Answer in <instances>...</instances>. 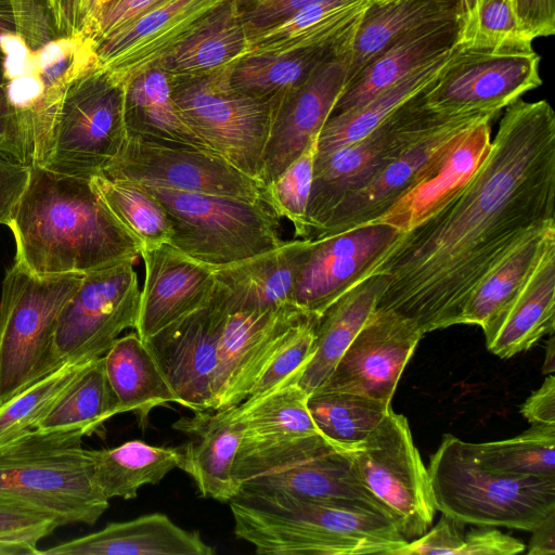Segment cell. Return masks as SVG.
<instances>
[{
	"label": "cell",
	"instance_id": "6125c7cd",
	"mask_svg": "<svg viewBox=\"0 0 555 555\" xmlns=\"http://www.w3.org/2000/svg\"><path fill=\"white\" fill-rule=\"evenodd\" d=\"M528 554H555V512L551 513L532 530V538L529 543Z\"/></svg>",
	"mask_w": 555,
	"mask_h": 555
},
{
	"label": "cell",
	"instance_id": "74e56055",
	"mask_svg": "<svg viewBox=\"0 0 555 555\" xmlns=\"http://www.w3.org/2000/svg\"><path fill=\"white\" fill-rule=\"evenodd\" d=\"M88 451L94 481L107 500L134 499L140 488L157 485L180 468L183 457L182 447H158L142 440Z\"/></svg>",
	"mask_w": 555,
	"mask_h": 555
},
{
	"label": "cell",
	"instance_id": "d590c367",
	"mask_svg": "<svg viewBox=\"0 0 555 555\" xmlns=\"http://www.w3.org/2000/svg\"><path fill=\"white\" fill-rule=\"evenodd\" d=\"M124 119L129 137L214 152L184 121L170 78L157 67L139 74L124 88Z\"/></svg>",
	"mask_w": 555,
	"mask_h": 555
},
{
	"label": "cell",
	"instance_id": "9a60e30c",
	"mask_svg": "<svg viewBox=\"0 0 555 555\" xmlns=\"http://www.w3.org/2000/svg\"><path fill=\"white\" fill-rule=\"evenodd\" d=\"M540 56L534 52L459 51L420 94L422 104L447 114L500 113L542 85Z\"/></svg>",
	"mask_w": 555,
	"mask_h": 555
},
{
	"label": "cell",
	"instance_id": "ac0fdd59",
	"mask_svg": "<svg viewBox=\"0 0 555 555\" xmlns=\"http://www.w3.org/2000/svg\"><path fill=\"white\" fill-rule=\"evenodd\" d=\"M232 0H159L94 44L99 67L122 89Z\"/></svg>",
	"mask_w": 555,
	"mask_h": 555
},
{
	"label": "cell",
	"instance_id": "8d00e7d4",
	"mask_svg": "<svg viewBox=\"0 0 555 555\" xmlns=\"http://www.w3.org/2000/svg\"><path fill=\"white\" fill-rule=\"evenodd\" d=\"M455 0H395L369 7L348 51L347 83L375 56L405 35L431 23L454 20Z\"/></svg>",
	"mask_w": 555,
	"mask_h": 555
},
{
	"label": "cell",
	"instance_id": "6da1fadb",
	"mask_svg": "<svg viewBox=\"0 0 555 555\" xmlns=\"http://www.w3.org/2000/svg\"><path fill=\"white\" fill-rule=\"evenodd\" d=\"M555 225V114L545 100L505 107L488 156L442 209L401 232L371 274L388 285L376 309L423 334L461 324L478 282L531 233Z\"/></svg>",
	"mask_w": 555,
	"mask_h": 555
},
{
	"label": "cell",
	"instance_id": "2e32d148",
	"mask_svg": "<svg viewBox=\"0 0 555 555\" xmlns=\"http://www.w3.org/2000/svg\"><path fill=\"white\" fill-rule=\"evenodd\" d=\"M147 186L260 201L261 184L219 154L127 135L104 173Z\"/></svg>",
	"mask_w": 555,
	"mask_h": 555
},
{
	"label": "cell",
	"instance_id": "277c9868",
	"mask_svg": "<svg viewBox=\"0 0 555 555\" xmlns=\"http://www.w3.org/2000/svg\"><path fill=\"white\" fill-rule=\"evenodd\" d=\"M436 511L463 524L532 531L555 512V479L482 467L470 446L443 437L427 468Z\"/></svg>",
	"mask_w": 555,
	"mask_h": 555
},
{
	"label": "cell",
	"instance_id": "11a10c76",
	"mask_svg": "<svg viewBox=\"0 0 555 555\" xmlns=\"http://www.w3.org/2000/svg\"><path fill=\"white\" fill-rule=\"evenodd\" d=\"M30 172L31 165L0 154V224H9L28 185Z\"/></svg>",
	"mask_w": 555,
	"mask_h": 555
},
{
	"label": "cell",
	"instance_id": "b9f144b4",
	"mask_svg": "<svg viewBox=\"0 0 555 555\" xmlns=\"http://www.w3.org/2000/svg\"><path fill=\"white\" fill-rule=\"evenodd\" d=\"M119 414L109 388L103 359L92 360L59 398L37 430L99 433L104 423Z\"/></svg>",
	"mask_w": 555,
	"mask_h": 555
},
{
	"label": "cell",
	"instance_id": "e7e4bbea",
	"mask_svg": "<svg viewBox=\"0 0 555 555\" xmlns=\"http://www.w3.org/2000/svg\"><path fill=\"white\" fill-rule=\"evenodd\" d=\"M50 13V16L52 17V13L55 7V0H42ZM52 20V18H51Z\"/></svg>",
	"mask_w": 555,
	"mask_h": 555
},
{
	"label": "cell",
	"instance_id": "5b68a950",
	"mask_svg": "<svg viewBox=\"0 0 555 555\" xmlns=\"http://www.w3.org/2000/svg\"><path fill=\"white\" fill-rule=\"evenodd\" d=\"M80 431L35 430L0 446V495L54 514L63 524L94 525L109 506L93 478Z\"/></svg>",
	"mask_w": 555,
	"mask_h": 555
},
{
	"label": "cell",
	"instance_id": "603a6c76",
	"mask_svg": "<svg viewBox=\"0 0 555 555\" xmlns=\"http://www.w3.org/2000/svg\"><path fill=\"white\" fill-rule=\"evenodd\" d=\"M145 278L135 332L145 340L177 320L201 309L211 298L215 269L169 244L142 248Z\"/></svg>",
	"mask_w": 555,
	"mask_h": 555
},
{
	"label": "cell",
	"instance_id": "003e7915",
	"mask_svg": "<svg viewBox=\"0 0 555 555\" xmlns=\"http://www.w3.org/2000/svg\"><path fill=\"white\" fill-rule=\"evenodd\" d=\"M391 1H395V0H370V2L373 4H383V3H388Z\"/></svg>",
	"mask_w": 555,
	"mask_h": 555
},
{
	"label": "cell",
	"instance_id": "bcb514c9",
	"mask_svg": "<svg viewBox=\"0 0 555 555\" xmlns=\"http://www.w3.org/2000/svg\"><path fill=\"white\" fill-rule=\"evenodd\" d=\"M91 361L65 363L2 403L0 446L37 430L59 398Z\"/></svg>",
	"mask_w": 555,
	"mask_h": 555
},
{
	"label": "cell",
	"instance_id": "7bdbcfd3",
	"mask_svg": "<svg viewBox=\"0 0 555 555\" xmlns=\"http://www.w3.org/2000/svg\"><path fill=\"white\" fill-rule=\"evenodd\" d=\"M91 185L116 221L142 248L169 244L171 222L159 201L134 181L99 175Z\"/></svg>",
	"mask_w": 555,
	"mask_h": 555
},
{
	"label": "cell",
	"instance_id": "816d5d0a",
	"mask_svg": "<svg viewBox=\"0 0 555 555\" xmlns=\"http://www.w3.org/2000/svg\"><path fill=\"white\" fill-rule=\"evenodd\" d=\"M325 0H234L247 36L274 26L299 10Z\"/></svg>",
	"mask_w": 555,
	"mask_h": 555
},
{
	"label": "cell",
	"instance_id": "7c38bea8",
	"mask_svg": "<svg viewBox=\"0 0 555 555\" xmlns=\"http://www.w3.org/2000/svg\"><path fill=\"white\" fill-rule=\"evenodd\" d=\"M140 297L134 261L85 274L57 320L53 371L65 363L101 358L125 330H135Z\"/></svg>",
	"mask_w": 555,
	"mask_h": 555
},
{
	"label": "cell",
	"instance_id": "681fc988",
	"mask_svg": "<svg viewBox=\"0 0 555 555\" xmlns=\"http://www.w3.org/2000/svg\"><path fill=\"white\" fill-rule=\"evenodd\" d=\"M62 521L52 513L11 496L0 495V541L37 545Z\"/></svg>",
	"mask_w": 555,
	"mask_h": 555
},
{
	"label": "cell",
	"instance_id": "f35d334b",
	"mask_svg": "<svg viewBox=\"0 0 555 555\" xmlns=\"http://www.w3.org/2000/svg\"><path fill=\"white\" fill-rule=\"evenodd\" d=\"M452 51L425 64L363 104L330 116L318 135L315 157L325 156L372 132L438 77Z\"/></svg>",
	"mask_w": 555,
	"mask_h": 555
},
{
	"label": "cell",
	"instance_id": "484cf974",
	"mask_svg": "<svg viewBox=\"0 0 555 555\" xmlns=\"http://www.w3.org/2000/svg\"><path fill=\"white\" fill-rule=\"evenodd\" d=\"M311 246L312 240L283 241L270 250L214 267L229 312L294 305L296 279Z\"/></svg>",
	"mask_w": 555,
	"mask_h": 555
},
{
	"label": "cell",
	"instance_id": "4fadbf2b",
	"mask_svg": "<svg viewBox=\"0 0 555 555\" xmlns=\"http://www.w3.org/2000/svg\"><path fill=\"white\" fill-rule=\"evenodd\" d=\"M234 476L240 491H274L311 500L353 501L385 513L358 479L349 451L332 444L322 435L308 437L280 454L238 461Z\"/></svg>",
	"mask_w": 555,
	"mask_h": 555
},
{
	"label": "cell",
	"instance_id": "f1b7e54d",
	"mask_svg": "<svg viewBox=\"0 0 555 555\" xmlns=\"http://www.w3.org/2000/svg\"><path fill=\"white\" fill-rule=\"evenodd\" d=\"M455 36V18L431 23L405 35L375 56L346 85L332 115L363 104L448 53L453 49Z\"/></svg>",
	"mask_w": 555,
	"mask_h": 555
},
{
	"label": "cell",
	"instance_id": "ee69618b",
	"mask_svg": "<svg viewBox=\"0 0 555 555\" xmlns=\"http://www.w3.org/2000/svg\"><path fill=\"white\" fill-rule=\"evenodd\" d=\"M307 404L319 433L346 451L363 442L391 409L380 400L345 391H315Z\"/></svg>",
	"mask_w": 555,
	"mask_h": 555
},
{
	"label": "cell",
	"instance_id": "d4e9b609",
	"mask_svg": "<svg viewBox=\"0 0 555 555\" xmlns=\"http://www.w3.org/2000/svg\"><path fill=\"white\" fill-rule=\"evenodd\" d=\"M491 121L469 128L436 169L372 222L406 232L437 214L473 179L489 154ZM370 222V223H372Z\"/></svg>",
	"mask_w": 555,
	"mask_h": 555
},
{
	"label": "cell",
	"instance_id": "9c48e42d",
	"mask_svg": "<svg viewBox=\"0 0 555 555\" xmlns=\"http://www.w3.org/2000/svg\"><path fill=\"white\" fill-rule=\"evenodd\" d=\"M231 65L206 76L171 81L172 98L196 135L261 184L263 152L275 104L235 91L229 79Z\"/></svg>",
	"mask_w": 555,
	"mask_h": 555
},
{
	"label": "cell",
	"instance_id": "be15d7a7",
	"mask_svg": "<svg viewBox=\"0 0 555 555\" xmlns=\"http://www.w3.org/2000/svg\"><path fill=\"white\" fill-rule=\"evenodd\" d=\"M542 371L544 374H553L555 371V339L553 334H551V337L546 346L545 359Z\"/></svg>",
	"mask_w": 555,
	"mask_h": 555
},
{
	"label": "cell",
	"instance_id": "680465c9",
	"mask_svg": "<svg viewBox=\"0 0 555 555\" xmlns=\"http://www.w3.org/2000/svg\"><path fill=\"white\" fill-rule=\"evenodd\" d=\"M518 15L535 39L555 34V0H515Z\"/></svg>",
	"mask_w": 555,
	"mask_h": 555
},
{
	"label": "cell",
	"instance_id": "4316f807",
	"mask_svg": "<svg viewBox=\"0 0 555 555\" xmlns=\"http://www.w3.org/2000/svg\"><path fill=\"white\" fill-rule=\"evenodd\" d=\"M199 531L186 530L167 515L153 513L109 522L99 531L47 550L39 555H214Z\"/></svg>",
	"mask_w": 555,
	"mask_h": 555
},
{
	"label": "cell",
	"instance_id": "d6a6232c",
	"mask_svg": "<svg viewBox=\"0 0 555 555\" xmlns=\"http://www.w3.org/2000/svg\"><path fill=\"white\" fill-rule=\"evenodd\" d=\"M102 359L119 414L133 413L142 428L156 406L179 404L157 361L137 332L118 337Z\"/></svg>",
	"mask_w": 555,
	"mask_h": 555
},
{
	"label": "cell",
	"instance_id": "30bf717a",
	"mask_svg": "<svg viewBox=\"0 0 555 555\" xmlns=\"http://www.w3.org/2000/svg\"><path fill=\"white\" fill-rule=\"evenodd\" d=\"M470 113L431 111L417 94L362 139L315 157L307 209L309 240L343 198L365 185L405 149Z\"/></svg>",
	"mask_w": 555,
	"mask_h": 555
},
{
	"label": "cell",
	"instance_id": "03108f58",
	"mask_svg": "<svg viewBox=\"0 0 555 555\" xmlns=\"http://www.w3.org/2000/svg\"><path fill=\"white\" fill-rule=\"evenodd\" d=\"M113 1H115V0H99V11H100L103 7H105V5L109 4V3H111V2H113ZM99 11H98V13H99ZM98 13H96V14H98ZM94 17H95V16H94Z\"/></svg>",
	"mask_w": 555,
	"mask_h": 555
},
{
	"label": "cell",
	"instance_id": "c3c4849f",
	"mask_svg": "<svg viewBox=\"0 0 555 555\" xmlns=\"http://www.w3.org/2000/svg\"><path fill=\"white\" fill-rule=\"evenodd\" d=\"M318 320V317L306 315L292 328L284 344L262 370L246 399L254 400L292 378H299L313 354Z\"/></svg>",
	"mask_w": 555,
	"mask_h": 555
},
{
	"label": "cell",
	"instance_id": "6f0895ef",
	"mask_svg": "<svg viewBox=\"0 0 555 555\" xmlns=\"http://www.w3.org/2000/svg\"><path fill=\"white\" fill-rule=\"evenodd\" d=\"M99 11V0H55L52 24L57 36L86 35Z\"/></svg>",
	"mask_w": 555,
	"mask_h": 555
},
{
	"label": "cell",
	"instance_id": "f6af8a7d",
	"mask_svg": "<svg viewBox=\"0 0 555 555\" xmlns=\"http://www.w3.org/2000/svg\"><path fill=\"white\" fill-rule=\"evenodd\" d=\"M470 446L478 463L490 472L555 479V427L532 425L514 438Z\"/></svg>",
	"mask_w": 555,
	"mask_h": 555
},
{
	"label": "cell",
	"instance_id": "8992f818",
	"mask_svg": "<svg viewBox=\"0 0 555 555\" xmlns=\"http://www.w3.org/2000/svg\"><path fill=\"white\" fill-rule=\"evenodd\" d=\"M85 274L39 275L14 261L0 298V405L51 373L60 313Z\"/></svg>",
	"mask_w": 555,
	"mask_h": 555
},
{
	"label": "cell",
	"instance_id": "cb8c5ba5",
	"mask_svg": "<svg viewBox=\"0 0 555 555\" xmlns=\"http://www.w3.org/2000/svg\"><path fill=\"white\" fill-rule=\"evenodd\" d=\"M173 428L194 436L182 446L180 469L192 477L201 496L229 503L240 492L234 476L244 433L238 404L194 412V416L175 423Z\"/></svg>",
	"mask_w": 555,
	"mask_h": 555
},
{
	"label": "cell",
	"instance_id": "5bb4252c",
	"mask_svg": "<svg viewBox=\"0 0 555 555\" xmlns=\"http://www.w3.org/2000/svg\"><path fill=\"white\" fill-rule=\"evenodd\" d=\"M228 314L227 294L217 282L204 307L144 340L179 404L193 412L216 408L219 346Z\"/></svg>",
	"mask_w": 555,
	"mask_h": 555
},
{
	"label": "cell",
	"instance_id": "836d02e7",
	"mask_svg": "<svg viewBox=\"0 0 555 555\" xmlns=\"http://www.w3.org/2000/svg\"><path fill=\"white\" fill-rule=\"evenodd\" d=\"M555 330V243L551 244L527 284L486 337L489 351L507 359L530 349Z\"/></svg>",
	"mask_w": 555,
	"mask_h": 555
},
{
	"label": "cell",
	"instance_id": "f907efd6",
	"mask_svg": "<svg viewBox=\"0 0 555 555\" xmlns=\"http://www.w3.org/2000/svg\"><path fill=\"white\" fill-rule=\"evenodd\" d=\"M9 34L21 35L33 50L57 37L42 0H0V40ZM1 63L0 49V70Z\"/></svg>",
	"mask_w": 555,
	"mask_h": 555
},
{
	"label": "cell",
	"instance_id": "1f68e13d",
	"mask_svg": "<svg viewBox=\"0 0 555 555\" xmlns=\"http://www.w3.org/2000/svg\"><path fill=\"white\" fill-rule=\"evenodd\" d=\"M555 243V225L538 230L516 245L473 288L461 324L479 325L491 334L532 275L542 256Z\"/></svg>",
	"mask_w": 555,
	"mask_h": 555
},
{
	"label": "cell",
	"instance_id": "ffe728a7",
	"mask_svg": "<svg viewBox=\"0 0 555 555\" xmlns=\"http://www.w3.org/2000/svg\"><path fill=\"white\" fill-rule=\"evenodd\" d=\"M423 335L410 320L391 310L375 309L317 391L352 392L391 404Z\"/></svg>",
	"mask_w": 555,
	"mask_h": 555
},
{
	"label": "cell",
	"instance_id": "ba28073f",
	"mask_svg": "<svg viewBox=\"0 0 555 555\" xmlns=\"http://www.w3.org/2000/svg\"><path fill=\"white\" fill-rule=\"evenodd\" d=\"M126 138L124 89L95 66L66 88L40 167L90 180L104 173Z\"/></svg>",
	"mask_w": 555,
	"mask_h": 555
},
{
	"label": "cell",
	"instance_id": "8fae6325",
	"mask_svg": "<svg viewBox=\"0 0 555 555\" xmlns=\"http://www.w3.org/2000/svg\"><path fill=\"white\" fill-rule=\"evenodd\" d=\"M360 482L406 538H418L436 512L427 468L408 420L389 410L359 446L349 451Z\"/></svg>",
	"mask_w": 555,
	"mask_h": 555
},
{
	"label": "cell",
	"instance_id": "7402d4cb",
	"mask_svg": "<svg viewBox=\"0 0 555 555\" xmlns=\"http://www.w3.org/2000/svg\"><path fill=\"white\" fill-rule=\"evenodd\" d=\"M295 305L229 312L219 346V380L215 410L235 406L306 317Z\"/></svg>",
	"mask_w": 555,
	"mask_h": 555
},
{
	"label": "cell",
	"instance_id": "7dc6e473",
	"mask_svg": "<svg viewBox=\"0 0 555 555\" xmlns=\"http://www.w3.org/2000/svg\"><path fill=\"white\" fill-rule=\"evenodd\" d=\"M317 141L279 175L261 186L260 199L280 218L287 219L294 227L295 237L309 240L308 202L312 183Z\"/></svg>",
	"mask_w": 555,
	"mask_h": 555
},
{
	"label": "cell",
	"instance_id": "d6986e66",
	"mask_svg": "<svg viewBox=\"0 0 555 555\" xmlns=\"http://www.w3.org/2000/svg\"><path fill=\"white\" fill-rule=\"evenodd\" d=\"M400 234L390 224L372 222L312 240L296 279L294 305L305 314L320 318L343 294L370 276Z\"/></svg>",
	"mask_w": 555,
	"mask_h": 555
},
{
	"label": "cell",
	"instance_id": "ab89813d",
	"mask_svg": "<svg viewBox=\"0 0 555 555\" xmlns=\"http://www.w3.org/2000/svg\"><path fill=\"white\" fill-rule=\"evenodd\" d=\"M352 38L323 48L245 54L231 65L230 85L237 92L276 105L305 82L325 60L349 49Z\"/></svg>",
	"mask_w": 555,
	"mask_h": 555
},
{
	"label": "cell",
	"instance_id": "91938a15",
	"mask_svg": "<svg viewBox=\"0 0 555 555\" xmlns=\"http://www.w3.org/2000/svg\"><path fill=\"white\" fill-rule=\"evenodd\" d=\"M524 417L532 425L555 427V377L550 374L542 386L524 403Z\"/></svg>",
	"mask_w": 555,
	"mask_h": 555
},
{
	"label": "cell",
	"instance_id": "e0dca14e",
	"mask_svg": "<svg viewBox=\"0 0 555 555\" xmlns=\"http://www.w3.org/2000/svg\"><path fill=\"white\" fill-rule=\"evenodd\" d=\"M499 113H470L436 129L404 150L365 185L343 198L311 240L332 236L367 224L427 178L462 135Z\"/></svg>",
	"mask_w": 555,
	"mask_h": 555
},
{
	"label": "cell",
	"instance_id": "9f6ffc18",
	"mask_svg": "<svg viewBox=\"0 0 555 555\" xmlns=\"http://www.w3.org/2000/svg\"><path fill=\"white\" fill-rule=\"evenodd\" d=\"M464 533L457 555H512L525 550V543L487 526Z\"/></svg>",
	"mask_w": 555,
	"mask_h": 555
},
{
	"label": "cell",
	"instance_id": "e575fe53",
	"mask_svg": "<svg viewBox=\"0 0 555 555\" xmlns=\"http://www.w3.org/2000/svg\"><path fill=\"white\" fill-rule=\"evenodd\" d=\"M247 42L248 36L232 0L169 50L154 67L167 74L170 81L206 76L244 56Z\"/></svg>",
	"mask_w": 555,
	"mask_h": 555
},
{
	"label": "cell",
	"instance_id": "94428289",
	"mask_svg": "<svg viewBox=\"0 0 555 555\" xmlns=\"http://www.w3.org/2000/svg\"><path fill=\"white\" fill-rule=\"evenodd\" d=\"M0 154L23 163L22 154L13 130L3 82L0 78Z\"/></svg>",
	"mask_w": 555,
	"mask_h": 555
},
{
	"label": "cell",
	"instance_id": "83f0119b",
	"mask_svg": "<svg viewBox=\"0 0 555 555\" xmlns=\"http://www.w3.org/2000/svg\"><path fill=\"white\" fill-rule=\"evenodd\" d=\"M292 378L254 400L238 404L244 433L236 462L274 455L301 440L321 435L310 415L308 395Z\"/></svg>",
	"mask_w": 555,
	"mask_h": 555
},
{
	"label": "cell",
	"instance_id": "4dcf8cb0",
	"mask_svg": "<svg viewBox=\"0 0 555 555\" xmlns=\"http://www.w3.org/2000/svg\"><path fill=\"white\" fill-rule=\"evenodd\" d=\"M370 0H325L248 36L247 53H284L338 44L353 36Z\"/></svg>",
	"mask_w": 555,
	"mask_h": 555
},
{
	"label": "cell",
	"instance_id": "db71d44e",
	"mask_svg": "<svg viewBox=\"0 0 555 555\" xmlns=\"http://www.w3.org/2000/svg\"><path fill=\"white\" fill-rule=\"evenodd\" d=\"M158 1L159 0H115L99 11L89 25L86 36L95 44Z\"/></svg>",
	"mask_w": 555,
	"mask_h": 555
},
{
	"label": "cell",
	"instance_id": "f546056e",
	"mask_svg": "<svg viewBox=\"0 0 555 555\" xmlns=\"http://www.w3.org/2000/svg\"><path fill=\"white\" fill-rule=\"evenodd\" d=\"M387 285L386 274H372L343 294L319 318L313 354L297 380L308 396L331 376L343 353L376 309Z\"/></svg>",
	"mask_w": 555,
	"mask_h": 555
},
{
	"label": "cell",
	"instance_id": "44dd1931",
	"mask_svg": "<svg viewBox=\"0 0 555 555\" xmlns=\"http://www.w3.org/2000/svg\"><path fill=\"white\" fill-rule=\"evenodd\" d=\"M348 51H339L325 60L275 105L262 158V186L281 175L318 139L347 85Z\"/></svg>",
	"mask_w": 555,
	"mask_h": 555
},
{
	"label": "cell",
	"instance_id": "3957f363",
	"mask_svg": "<svg viewBox=\"0 0 555 555\" xmlns=\"http://www.w3.org/2000/svg\"><path fill=\"white\" fill-rule=\"evenodd\" d=\"M234 534L262 555H396L409 541L378 508L245 491L229 501Z\"/></svg>",
	"mask_w": 555,
	"mask_h": 555
},
{
	"label": "cell",
	"instance_id": "f5cc1de1",
	"mask_svg": "<svg viewBox=\"0 0 555 555\" xmlns=\"http://www.w3.org/2000/svg\"><path fill=\"white\" fill-rule=\"evenodd\" d=\"M464 526L465 524L443 515L433 529L408 542L396 555H457L463 545Z\"/></svg>",
	"mask_w": 555,
	"mask_h": 555
},
{
	"label": "cell",
	"instance_id": "60d3db41",
	"mask_svg": "<svg viewBox=\"0 0 555 555\" xmlns=\"http://www.w3.org/2000/svg\"><path fill=\"white\" fill-rule=\"evenodd\" d=\"M459 51L512 52L534 51V38L524 26L515 0H455Z\"/></svg>",
	"mask_w": 555,
	"mask_h": 555
},
{
	"label": "cell",
	"instance_id": "7a4b0ae2",
	"mask_svg": "<svg viewBox=\"0 0 555 555\" xmlns=\"http://www.w3.org/2000/svg\"><path fill=\"white\" fill-rule=\"evenodd\" d=\"M8 227L15 241L14 261L39 275L87 274L135 262L141 253L89 179L37 165Z\"/></svg>",
	"mask_w": 555,
	"mask_h": 555
},
{
	"label": "cell",
	"instance_id": "52a82bcc",
	"mask_svg": "<svg viewBox=\"0 0 555 555\" xmlns=\"http://www.w3.org/2000/svg\"><path fill=\"white\" fill-rule=\"evenodd\" d=\"M143 185V184H142ZM171 222L169 245L212 267L224 266L279 246L280 218L261 199L144 185Z\"/></svg>",
	"mask_w": 555,
	"mask_h": 555
}]
</instances>
